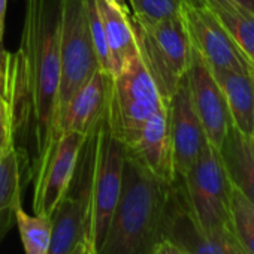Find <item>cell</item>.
<instances>
[{"label":"cell","mask_w":254,"mask_h":254,"mask_svg":"<svg viewBox=\"0 0 254 254\" xmlns=\"http://www.w3.org/2000/svg\"><path fill=\"white\" fill-rule=\"evenodd\" d=\"M6 6H8V0H0V20H2V21H5Z\"/></svg>","instance_id":"cell-31"},{"label":"cell","mask_w":254,"mask_h":254,"mask_svg":"<svg viewBox=\"0 0 254 254\" xmlns=\"http://www.w3.org/2000/svg\"><path fill=\"white\" fill-rule=\"evenodd\" d=\"M226 2H230V3H235L244 9H248L251 12H254V0H226Z\"/></svg>","instance_id":"cell-29"},{"label":"cell","mask_w":254,"mask_h":254,"mask_svg":"<svg viewBox=\"0 0 254 254\" xmlns=\"http://www.w3.org/2000/svg\"><path fill=\"white\" fill-rule=\"evenodd\" d=\"M217 151L230 184L254 203V138L230 124Z\"/></svg>","instance_id":"cell-16"},{"label":"cell","mask_w":254,"mask_h":254,"mask_svg":"<svg viewBox=\"0 0 254 254\" xmlns=\"http://www.w3.org/2000/svg\"><path fill=\"white\" fill-rule=\"evenodd\" d=\"M97 130L99 124L85 136L70 184L50 215L51 245L48 254H69L79 242L85 241Z\"/></svg>","instance_id":"cell-8"},{"label":"cell","mask_w":254,"mask_h":254,"mask_svg":"<svg viewBox=\"0 0 254 254\" xmlns=\"http://www.w3.org/2000/svg\"><path fill=\"white\" fill-rule=\"evenodd\" d=\"M168 127L175 175L184 177L208 141L191 102L187 76L181 79L178 88L168 102Z\"/></svg>","instance_id":"cell-13"},{"label":"cell","mask_w":254,"mask_h":254,"mask_svg":"<svg viewBox=\"0 0 254 254\" xmlns=\"http://www.w3.org/2000/svg\"><path fill=\"white\" fill-rule=\"evenodd\" d=\"M184 2L191 3V5H200V3H203V0H184Z\"/></svg>","instance_id":"cell-32"},{"label":"cell","mask_w":254,"mask_h":254,"mask_svg":"<svg viewBox=\"0 0 254 254\" xmlns=\"http://www.w3.org/2000/svg\"><path fill=\"white\" fill-rule=\"evenodd\" d=\"M12 70H14V54L0 48V99L9 102L12 90Z\"/></svg>","instance_id":"cell-26"},{"label":"cell","mask_w":254,"mask_h":254,"mask_svg":"<svg viewBox=\"0 0 254 254\" xmlns=\"http://www.w3.org/2000/svg\"><path fill=\"white\" fill-rule=\"evenodd\" d=\"M14 148L12 144V126L11 111L8 102L0 99V162Z\"/></svg>","instance_id":"cell-25"},{"label":"cell","mask_w":254,"mask_h":254,"mask_svg":"<svg viewBox=\"0 0 254 254\" xmlns=\"http://www.w3.org/2000/svg\"><path fill=\"white\" fill-rule=\"evenodd\" d=\"M166 105L139 54L118 73L109 75L105 120L109 132L126 147L136 139L148 118Z\"/></svg>","instance_id":"cell-3"},{"label":"cell","mask_w":254,"mask_h":254,"mask_svg":"<svg viewBox=\"0 0 254 254\" xmlns=\"http://www.w3.org/2000/svg\"><path fill=\"white\" fill-rule=\"evenodd\" d=\"M124 159L126 145L109 132L103 117L97 130V150L91 177L90 209L85 235V241L94 254L103 242L121 193Z\"/></svg>","instance_id":"cell-7"},{"label":"cell","mask_w":254,"mask_h":254,"mask_svg":"<svg viewBox=\"0 0 254 254\" xmlns=\"http://www.w3.org/2000/svg\"><path fill=\"white\" fill-rule=\"evenodd\" d=\"M165 239L178 245L186 254H245L232 227L206 233L197 226L178 177L169 189Z\"/></svg>","instance_id":"cell-9"},{"label":"cell","mask_w":254,"mask_h":254,"mask_svg":"<svg viewBox=\"0 0 254 254\" xmlns=\"http://www.w3.org/2000/svg\"><path fill=\"white\" fill-rule=\"evenodd\" d=\"M27 186L20 157L12 148L0 162V241L15 223V212L23 205L21 194Z\"/></svg>","instance_id":"cell-19"},{"label":"cell","mask_w":254,"mask_h":254,"mask_svg":"<svg viewBox=\"0 0 254 254\" xmlns=\"http://www.w3.org/2000/svg\"><path fill=\"white\" fill-rule=\"evenodd\" d=\"M60 3V96L59 118L73 94L100 69L93 47L87 0Z\"/></svg>","instance_id":"cell-6"},{"label":"cell","mask_w":254,"mask_h":254,"mask_svg":"<svg viewBox=\"0 0 254 254\" xmlns=\"http://www.w3.org/2000/svg\"><path fill=\"white\" fill-rule=\"evenodd\" d=\"M187 82L196 114L202 123L206 139L214 148H220L232 118L226 97L211 67L191 45V57L187 69Z\"/></svg>","instance_id":"cell-11"},{"label":"cell","mask_w":254,"mask_h":254,"mask_svg":"<svg viewBox=\"0 0 254 254\" xmlns=\"http://www.w3.org/2000/svg\"><path fill=\"white\" fill-rule=\"evenodd\" d=\"M109 73L97 69L93 76L73 94L60 114L57 130L63 133H81L87 136L105 117L108 102Z\"/></svg>","instance_id":"cell-15"},{"label":"cell","mask_w":254,"mask_h":254,"mask_svg":"<svg viewBox=\"0 0 254 254\" xmlns=\"http://www.w3.org/2000/svg\"><path fill=\"white\" fill-rule=\"evenodd\" d=\"M181 17L191 45L211 70L239 72L254 69L205 3L191 5L183 2Z\"/></svg>","instance_id":"cell-10"},{"label":"cell","mask_w":254,"mask_h":254,"mask_svg":"<svg viewBox=\"0 0 254 254\" xmlns=\"http://www.w3.org/2000/svg\"><path fill=\"white\" fill-rule=\"evenodd\" d=\"M230 221L233 233L244 253L254 254V203L235 187L232 189Z\"/></svg>","instance_id":"cell-22"},{"label":"cell","mask_w":254,"mask_h":254,"mask_svg":"<svg viewBox=\"0 0 254 254\" xmlns=\"http://www.w3.org/2000/svg\"><path fill=\"white\" fill-rule=\"evenodd\" d=\"M85 136L81 133H63L47 162L33 180V212L51 215L67 190L73 177L78 156Z\"/></svg>","instance_id":"cell-12"},{"label":"cell","mask_w":254,"mask_h":254,"mask_svg":"<svg viewBox=\"0 0 254 254\" xmlns=\"http://www.w3.org/2000/svg\"><path fill=\"white\" fill-rule=\"evenodd\" d=\"M212 73L226 97L232 124L254 138V69L212 70Z\"/></svg>","instance_id":"cell-17"},{"label":"cell","mask_w":254,"mask_h":254,"mask_svg":"<svg viewBox=\"0 0 254 254\" xmlns=\"http://www.w3.org/2000/svg\"><path fill=\"white\" fill-rule=\"evenodd\" d=\"M153 254H186L178 245H175L174 242L168 241V239H163L157 248L153 251Z\"/></svg>","instance_id":"cell-27"},{"label":"cell","mask_w":254,"mask_h":254,"mask_svg":"<svg viewBox=\"0 0 254 254\" xmlns=\"http://www.w3.org/2000/svg\"><path fill=\"white\" fill-rule=\"evenodd\" d=\"M254 67V12L226 0H203Z\"/></svg>","instance_id":"cell-20"},{"label":"cell","mask_w":254,"mask_h":254,"mask_svg":"<svg viewBox=\"0 0 254 254\" xmlns=\"http://www.w3.org/2000/svg\"><path fill=\"white\" fill-rule=\"evenodd\" d=\"M2 36H3V21L0 20V44H2Z\"/></svg>","instance_id":"cell-33"},{"label":"cell","mask_w":254,"mask_h":254,"mask_svg":"<svg viewBox=\"0 0 254 254\" xmlns=\"http://www.w3.org/2000/svg\"><path fill=\"white\" fill-rule=\"evenodd\" d=\"M184 0H129L133 17L147 21H162L180 15Z\"/></svg>","instance_id":"cell-23"},{"label":"cell","mask_w":254,"mask_h":254,"mask_svg":"<svg viewBox=\"0 0 254 254\" xmlns=\"http://www.w3.org/2000/svg\"><path fill=\"white\" fill-rule=\"evenodd\" d=\"M88 5V18H90V30H91V39H93V47L99 60V66L103 72L111 75V56H109V48L106 44L105 38V30L100 21V17L97 14L94 0H87Z\"/></svg>","instance_id":"cell-24"},{"label":"cell","mask_w":254,"mask_h":254,"mask_svg":"<svg viewBox=\"0 0 254 254\" xmlns=\"http://www.w3.org/2000/svg\"><path fill=\"white\" fill-rule=\"evenodd\" d=\"M60 3L27 0L9 97L12 144L32 184L59 139Z\"/></svg>","instance_id":"cell-1"},{"label":"cell","mask_w":254,"mask_h":254,"mask_svg":"<svg viewBox=\"0 0 254 254\" xmlns=\"http://www.w3.org/2000/svg\"><path fill=\"white\" fill-rule=\"evenodd\" d=\"M94 5L100 17L109 48L111 75H115L133 56L138 54L130 14L115 8L108 0H94Z\"/></svg>","instance_id":"cell-18"},{"label":"cell","mask_w":254,"mask_h":254,"mask_svg":"<svg viewBox=\"0 0 254 254\" xmlns=\"http://www.w3.org/2000/svg\"><path fill=\"white\" fill-rule=\"evenodd\" d=\"M171 184L126 151L121 193L96 254H153L165 239Z\"/></svg>","instance_id":"cell-2"},{"label":"cell","mask_w":254,"mask_h":254,"mask_svg":"<svg viewBox=\"0 0 254 254\" xmlns=\"http://www.w3.org/2000/svg\"><path fill=\"white\" fill-rule=\"evenodd\" d=\"M126 151L162 181L171 184L175 180L177 175L168 127V105L148 118L136 139L126 147Z\"/></svg>","instance_id":"cell-14"},{"label":"cell","mask_w":254,"mask_h":254,"mask_svg":"<svg viewBox=\"0 0 254 254\" xmlns=\"http://www.w3.org/2000/svg\"><path fill=\"white\" fill-rule=\"evenodd\" d=\"M15 224L20 232L26 254H48L51 245V218L48 215L29 214L23 205L17 208Z\"/></svg>","instance_id":"cell-21"},{"label":"cell","mask_w":254,"mask_h":254,"mask_svg":"<svg viewBox=\"0 0 254 254\" xmlns=\"http://www.w3.org/2000/svg\"><path fill=\"white\" fill-rule=\"evenodd\" d=\"M108 2H109L111 5H114L115 8L121 9V11H127V12H129V9H127V6H126V3H124V0H108Z\"/></svg>","instance_id":"cell-30"},{"label":"cell","mask_w":254,"mask_h":254,"mask_svg":"<svg viewBox=\"0 0 254 254\" xmlns=\"http://www.w3.org/2000/svg\"><path fill=\"white\" fill-rule=\"evenodd\" d=\"M69 254H94V253H93L91 247H90L85 241H82V242H79Z\"/></svg>","instance_id":"cell-28"},{"label":"cell","mask_w":254,"mask_h":254,"mask_svg":"<svg viewBox=\"0 0 254 254\" xmlns=\"http://www.w3.org/2000/svg\"><path fill=\"white\" fill-rule=\"evenodd\" d=\"M130 20L138 54L168 103L186 76L191 57V42L181 12L162 21H147L133 15Z\"/></svg>","instance_id":"cell-4"},{"label":"cell","mask_w":254,"mask_h":254,"mask_svg":"<svg viewBox=\"0 0 254 254\" xmlns=\"http://www.w3.org/2000/svg\"><path fill=\"white\" fill-rule=\"evenodd\" d=\"M191 215L206 232L232 227V184L223 168L217 148L209 141L203 145L196 162L184 177H178Z\"/></svg>","instance_id":"cell-5"}]
</instances>
